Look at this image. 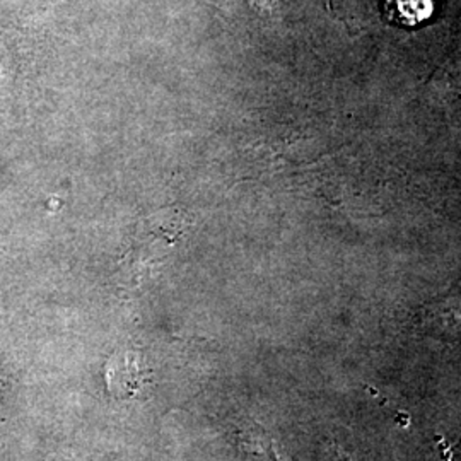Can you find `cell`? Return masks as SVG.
Masks as SVG:
<instances>
[{"instance_id": "1", "label": "cell", "mask_w": 461, "mask_h": 461, "mask_svg": "<svg viewBox=\"0 0 461 461\" xmlns=\"http://www.w3.org/2000/svg\"><path fill=\"white\" fill-rule=\"evenodd\" d=\"M238 445L249 461H291L279 445L258 426H248L236 434Z\"/></svg>"}, {"instance_id": "2", "label": "cell", "mask_w": 461, "mask_h": 461, "mask_svg": "<svg viewBox=\"0 0 461 461\" xmlns=\"http://www.w3.org/2000/svg\"><path fill=\"white\" fill-rule=\"evenodd\" d=\"M432 11L430 0H388L390 17L402 24L424 21Z\"/></svg>"}, {"instance_id": "3", "label": "cell", "mask_w": 461, "mask_h": 461, "mask_svg": "<svg viewBox=\"0 0 461 461\" xmlns=\"http://www.w3.org/2000/svg\"><path fill=\"white\" fill-rule=\"evenodd\" d=\"M333 453H335V461H352L347 456L346 453H342L339 447H335Z\"/></svg>"}]
</instances>
